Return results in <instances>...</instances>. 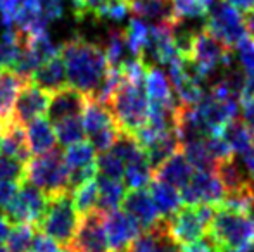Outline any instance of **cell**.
Here are the masks:
<instances>
[{
	"instance_id": "10",
	"label": "cell",
	"mask_w": 254,
	"mask_h": 252,
	"mask_svg": "<svg viewBox=\"0 0 254 252\" xmlns=\"http://www.w3.org/2000/svg\"><path fill=\"white\" fill-rule=\"evenodd\" d=\"M104 218L106 214L99 209L81 216L73 242L69 246L71 249L74 252H109Z\"/></svg>"
},
{
	"instance_id": "45",
	"label": "cell",
	"mask_w": 254,
	"mask_h": 252,
	"mask_svg": "<svg viewBox=\"0 0 254 252\" xmlns=\"http://www.w3.org/2000/svg\"><path fill=\"white\" fill-rule=\"evenodd\" d=\"M28 252H59V244L54 242L51 237H47L38 230Z\"/></svg>"
},
{
	"instance_id": "40",
	"label": "cell",
	"mask_w": 254,
	"mask_h": 252,
	"mask_svg": "<svg viewBox=\"0 0 254 252\" xmlns=\"http://www.w3.org/2000/svg\"><path fill=\"white\" fill-rule=\"evenodd\" d=\"M173 12L178 21L182 19H199L206 17L207 7H204L199 0H173Z\"/></svg>"
},
{
	"instance_id": "2",
	"label": "cell",
	"mask_w": 254,
	"mask_h": 252,
	"mask_svg": "<svg viewBox=\"0 0 254 252\" xmlns=\"http://www.w3.org/2000/svg\"><path fill=\"white\" fill-rule=\"evenodd\" d=\"M207 237L216 249L246 251L254 247V214L230 211L218 205L207 230Z\"/></svg>"
},
{
	"instance_id": "20",
	"label": "cell",
	"mask_w": 254,
	"mask_h": 252,
	"mask_svg": "<svg viewBox=\"0 0 254 252\" xmlns=\"http://www.w3.org/2000/svg\"><path fill=\"white\" fill-rule=\"evenodd\" d=\"M0 154L7 155L10 159H16L23 164H26L33 157L26 142V131H24L23 126L14 123L12 119L7 123L5 130H3L2 140H0Z\"/></svg>"
},
{
	"instance_id": "21",
	"label": "cell",
	"mask_w": 254,
	"mask_h": 252,
	"mask_svg": "<svg viewBox=\"0 0 254 252\" xmlns=\"http://www.w3.org/2000/svg\"><path fill=\"white\" fill-rule=\"evenodd\" d=\"M26 142L31 155H42L57 147L54 126L47 118H38L26 125Z\"/></svg>"
},
{
	"instance_id": "42",
	"label": "cell",
	"mask_w": 254,
	"mask_h": 252,
	"mask_svg": "<svg viewBox=\"0 0 254 252\" xmlns=\"http://www.w3.org/2000/svg\"><path fill=\"white\" fill-rule=\"evenodd\" d=\"M204 144H206V149L209 151L211 157L216 162L227 161V159L234 157V152L228 147V144L225 142V138L221 137V133H211L204 138Z\"/></svg>"
},
{
	"instance_id": "12",
	"label": "cell",
	"mask_w": 254,
	"mask_h": 252,
	"mask_svg": "<svg viewBox=\"0 0 254 252\" xmlns=\"http://www.w3.org/2000/svg\"><path fill=\"white\" fill-rule=\"evenodd\" d=\"M51 104V94L42 90L33 81H26L17 94L12 107V121L19 126L30 125L38 118H44Z\"/></svg>"
},
{
	"instance_id": "59",
	"label": "cell",
	"mask_w": 254,
	"mask_h": 252,
	"mask_svg": "<svg viewBox=\"0 0 254 252\" xmlns=\"http://www.w3.org/2000/svg\"><path fill=\"white\" fill-rule=\"evenodd\" d=\"M0 252H10V251L7 247H0Z\"/></svg>"
},
{
	"instance_id": "31",
	"label": "cell",
	"mask_w": 254,
	"mask_h": 252,
	"mask_svg": "<svg viewBox=\"0 0 254 252\" xmlns=\"http://www.w3.org/2000/svg\"><path fill=\"white\" fill-rule=\"evenodd\" d=\"M149 35H151V24H147L140 17H131L128 26L125 28V38H127V45L133 57L140 59L142 52L147 47Z\"/></svg>"
},
{
	"instance_id": "15",
	"label": "cell",
	"mask_w": 254,
	"mask_h": 252,
	"mask_svg": "<svg viewBox=\"0 0 254 252\" xmlns=\"http://www.w3.org/2000/svg\"><path fill=\"white\" fill-rule=\"evenodd\" d=\"M123 211L140 226V230H149L154 225L161 221V214L157 211L156 204H154L152 197L149 192L144 189L130 190L123 199Z\"/></svg>"
},
{
	"instance_id": "9",
	"label": "cell",
	"mask_w": 254,
	"mask_h": 252,
	"mask_svg": "<svg viewBox=\"0 0 254 252\" xmlns=\"http://www.w3.org/2000/svg\"><path fill=\"white\" fill-rule=\"evenodd\" d=\"M182 204L185 205H220L225 199V189L213 171H194L190 182L180 190Z\"/></svg>"
},
{
	"instance_id": "34",
	"label": "cell",
	"mask_w": 254,
	"mask_h": 252,
	"mask_svg": "<svg viewBox=\"0 0 254 252\" xmlns=\"http://www.w3.org/2000/svg\"><path fill=\"white\" fill-rule=\"evenodd\" d=\"M152 169L149 166L147 157H142L138 161H133L130 164L125 166V187H128L130 190H138L144 189L145 185L152 182Z\"/></svg>"
},
{
	"instance_id": "13",
	"label": "cell",
	"mask_w": 254,
	"mask_h": 252,
	"mask_svg": "<svg viewBox=\"0 0 254 252\" xmlns=\"http://www.w3.org/2000/svg\"><path fill=\"white\" fill-rule=\"evenodd\" d=\"M128 252H184L171 235L166 219H161L152 228L142 232L128 247Z\"/></svg>"
},
{
	"instance_id": "5",
	"label": "cell",
	"mask_w": 254,
	"mask_h": 252,
	"mask_svg": "<svg viewBox=\"0 0 254 252\" xmlns=\"http://www.w3.org/2000/svg\"><path fill=\"white\" fill-rule=\"evenodd\" d=\"M37 228L54 242L69 247L78 228V212L74 209L71 192L47 197V207Z\"/></svg>"
},
{
	"instance_id": "38",
	"label": "cell",
	"mask_w": 254,
	"mask_h": 252,
	"mask_svg": "<svg viewBox=\"0 0 254 252\" xmlns=\"http://www.w3.org/2000/svg\"><path fill=\"white\" fill-rule=\"evenodd\" d=\"M97 171H101V176L121 182V178L125 175V162L116 154L107 151L97 157Z\"/></svg>"
},
{
	"instance_id": "24",
	"label": "cell",
	"mask_w": 254,
	"mask_h": 252,
	"mask_svg": "<svg viewBox=\"0 0 254 252\" xmlns=\"http://www.w3.org/2000/svg\"><path fill=\"white\" fill-rule=\"evenodd\" d=\"M180 149H182L180 140H178L175 131H168V133H163L154 138L147 147H144L145 157H147L152 173L156 171L163 162H166L171 155L177 154Z\"/></svg>"
},
{
	"instance_id": "57",
	"label": "cell",
	"mask_w": 254,
	"mask_h": 252,
	"mask_svg": "<svg viewBox=\"0 0 254 252\" xmlns=\"http://www.w3.org/2000/svg\"><path fill=\"white\" fill-rule=\"evenodd\" d=\"M59 252H74L71 247H64V249H59Z\"/></svg>"
},
{
	"instance_id": "43",
	"label": "cell",
	"mask_w": 254,
	"mask_h": 252,
	"mask_svg": "<svg viewBox=\"0 0 254 252\" xmlns=\"http://www.w3.org/2000/svg\"><path fill=\"white\" fill-rule=\"evenodd\" d=\"M237 59L246 74L254 73V38H242L237 45Z\"/></svg>"
},
{
	"instance_id": "32",
	"label": "cell",
	"mask_w": 254,
	"mask_h": 252,
	"mask_svg": "<svg viewBox=\"0 0 254 252\" xmlns=\"http://www.w3.org/2000/svg\"><path fill=\"white\" fill-rule=\"evenodd\" d=\"M64 159L69 168V171H76V169L92 168L97 164V157H95V151L92 147L90 142L81 140L78 144H73L66 149L64 152Z\"/></svg>"
},
{
	"instance_id": "19",
	"label": "cell",
	"mask_w": 254,
	"mask_h": 252,
	"mask_svg": "<svg viewBox=\"0 0 254 252\" xmlns=\"http://www.w3.org/2000/svg\"><path fill=\"white\" fill-rule=\"evenodd\" d=\"M145 94L151 104H180L171 87L170 78L159 66H147Z\"/></svg>"
},
{
	"instance_id": "33",
	"label": "cell",
	"mask_w": 254,
	"mask_h": 252,
	"mask_svg": "<svg viewBox=\"0 0 254 252\" xmlns=\"http://www.w3.org/2000/svg\"><path fill=\"white\" fill-rule=\"evenodd\" d=\"M182 152H184L185 159L189 161V164L192 168H195L197 171H213L216 169L218 162L211 157L209 151L206 149V144L202 140H192L182 145Z\"/></svg>"
},
{
	"instance_id": "11",
	"label": "cell",
	"mask_w": 254,
	"mask_h": 252,
	"mask_svg": "<svg viewBox=\"0 0 254 252\" xmlns=\"http://www.w3.org/2000/svg\"><path fill=\"white\" fill-rule=\"evenodd\" d=\"M199 118L207 128L209 133H220L227 123L237 118L239 101L235 99L216 97L211 92L204 94V97L194 105Z\"/></svg>"
},
{
	"instance_id": "51",
	"label": "cell",
	"mask_w": 254,
	"mask_h": 252,
	"mask_svg": "<svg viewBox=\"0 0 254 252\" xmlns=\"http://www.w3.org/2000/svg\"><path fill=\"white\" fill-rule=\"evenodd\" d=\"M241 157H242V168H244V171L248 173L249 178L254 180V144L246 152H242Z\"/></svg>"
},
{
	"instance_id": "8",
	"label": "cell",
	"mask_w": 254,
	"mask_h": 252,
	"mask_svg": "<svg viewBox=\"0 0 254 252\" xmlns=\"http://www.w3.org/2000/svg\"><path fill=\"white\" fill-rule=\"evenodd\" d=\"M45 207H47V195L31 183L21 182L16 197L3 212L14 225L28 223V225L37 226L44 216Z\"/></svg>"
},
{
	"instance_id": "16",
	"label": "cell",
	"mask_w": 254,
	"mask_h": 252,
	"mask_svg": "<svg viewBox=\"0 0 254 252\" xmlns=\"http://www.w3.org/2000/svg\"><path fill=\"white\" fill-rule=\"evenodd\" d=\"M88 104V97L73 87H64L63 90L51 95V104L47 116L51 123H57L66 118H80Z\"/></svg>"
},
{
	"instance_id": "52",
	"label": "cell",
	"mask_w": 254,
	"mask_h": 252,
	"mask_svg": "<svg viewBox=\"0 0 254 252\" xmlns=\"http://www.w3.org/2000/svg\"><path fill=\"white\" fill-rule=\"evenodd\" d=\"M10 228H12V225H10V219L7 218L3 212H0V247H2V244L5 242L7 237H9Z\"/></svg>"
},
{
	"instance_id": "58",
	"label": "cell",
	"mask_w": 254,
	"mask_h": 252,
	"mask_svg": "<svg viewBox=\"0 0 254 252\" xmlns=\"http://www.w3.org/2000/svg\"><path fill=\"white\" fill-rule=\"evenodd\" d=\"M249 187H251V192H253V195H254V180L249 182Z\"/></svg>"
},
{
	"instance_id": "56",
	"label": "cell",
	"mask_w": 254,
	"mask_h": 252,
	"mask_svg": "<svg viewBox=\"0 0 254 252\" xmlns=\"http://www.w3.org/2000/svg\"><path fill=\"white\" fill-rule=\"evenodd\" d=\"M218 252H254V247H253V249H246V251H230V249H220Z\"/></svg>"
},
{
	"instance_id": "22",
	"label": "cell",
	"mask_w": 254,
	"mask_h": 252,
	"mask_svg": "<svg viewBox=\"0 0 254 252\" xmlns=\"http://www.w3.org/2000/svg\"><path fill=\"white\" fill-rule=\"evenodd\" d=\"M128 7L135 14V17H140L145 23L147 21L154 24L178 23L170 0H137V2L128 3Z\"/></svg>"
},
{
	"instance_id": "47",
	"label": "cell",
	"mask_w": 254,
	"mask_h": 252,
	"mask_svg": "<svg viewBox=\"0 0 254 252\" xmlns=\"http://www.w3.org/2000/svg\"><path fill=\"white\" fill-rule=\"evenodd\" d=\"M239 111H241V121L244 123L254 135V97L241 99V101H239Z\"/></svg>"
},
{
	"instance_id": "37",
	"label": "cell",
	"mask_w": 254,
	"mask_h": 252,
	"mask_svg": "<svg viewBox=\"0 0 254 252\" xmlns=\"http://www.w3.org/2000/svg\"><path fill=\"white\" fill-rule=\"evenodd\" d=\"M37 232H38L37 226L28 225V223H17V225H14L5 240L7 249L10 252H28Z\"/></svg>"
},
{
	"instance_id": "55",
	"label": "cell",
	"mask_w": 254,
	"mask_h": 252,
	"mask_svg": "<svg viewBox=\"0 0 254 252\" xmlns=\"http://www.w3.org/2000/svg\"><path fill=\"white\" fill-rule=\"evenodd\" d=\"M199 2H201L204 7H207V9H209V7L213 5L214 2H216V0H199Z\"/></svg>"
},
{
	"instance_id": "46",
	"label": "cell",
	"mask_w": 254,
	"mask_h": 252,
	"mask_svg": "<svg viewBox=\"0 0 254 252\" xmlns=\"http://www.w3.org/2000/svg\"><path fill=\"white\" fill-rule=\"evenodd\" d=\"M21 183L17 182H0V211H5L14 201Z\"/></svg>"
},
{
	"instance_id": "18",
	"label": "cell",
	"mask_w": 254,
	"mask_h": 252,
	"mask_svg": "<svg viewBox=\"0 0 254 252\" xmlns=\"http://www.w3.org/2000/svg\"><path fill=\"white\" fill-rule=\"evenodd\" d=\"M37 87H40L42 90L49 92V94H56V92L63 90L64 87H67V76H66V67H64L61 52L57 55H54L49 61L40 64L35 74L31 76V80Z\"/></svg>"
},
{
	"instance_id": "1",
	"label": "cell",
	"mask_w": 254,
	"mask_h": 252,
	"mask_svg": "<svg viewBox=\"0 0 254 252\" xmlns=\"http://www.w3.org/2000/svg\"><path fill=\"white\" fill-rule=\"evenodd\" d=\"M61 57L66 67L69 87L76 88L87 97H94L109 69L102 45L74 37L61 47Z\"/></svg>"
},
{
	"instance_id": "4",
	"label": "cell",
	"mask_w": 254,
	"mask_h": 252,
	"mask_svg": "<svg viewBox=\"0 0 254 252\" xmlns=\"http://www.w3.org/2000/svg\"><path fill=\"white\" fill-rule=\"evenodd\" d=\"M24 182L31 183L47 197L69 192V168L61 149L33 155L24 166Z\"/></svg>"
},
{
	"instance_id": "39",
	"label": "cell",
	"mask_w": 254,
	"mask_h": 252,
	"mask_svg": "<svg viewBox=\"0 0 254 252\" xmlns=\"http://www.w3.org/2000/svg\"><path fill=\"white\" fill-rule=\"evenodd\" d=\"M111 0H71L73 12L78 19H83L85 16H94L99 19H104L107 7Z\"/></svg>"
},
{
	"instance_id": "49",
	"label": "cell",
	"mask_w": 254,
	"mask_h": 252,
	"mask_svg": "<svg viewBox=\"0 0 254 252\" xmlns=\"http://www.w3.org/2000/svg\"><path fill=\"white\" fill-rule=\"evenodd\" d=\"M184 252H218V249L213 244V240L206 235L201 240H197V242H192L189 246H185Z\"/></svg>"
},
{
	"instance_id": "53",
	"label": "cell",
	"mask_w": 254,
	"mask_h": 252,
	"mask_svg": "<svg viewBox=\"0 0 254 252\" xmlns=\"http://www.w3.org/2000/svg\"><path fill=\"white\" fill-rule=\"evenodd\" d=\"M225 2H228L239 12H249L251 9H254V0H225Z\"/></svg>"
},
{
	"instance_id": "48",
	"label": "cell",
	"mask_w": 254,
	"mask_h": 252,
	"mask_svg": "<svg viewBox=\"0 0 254 252\" xmlns=\"http://www.w3.org/2000/svg\"><path fill=\"white\" fill-rule=\"evenodd\" d=\"M128 12H130V7H128V3L125 2V0H111L104 17H106V19H113V21H121L127 17Z\"/></svg>"
},
{
	"instance_id": "50",
	"label": "cell",
	"mask_w": 254,
	"mask_h": 252,
	"mask_svg": "<svg viewBox=\"0 0 254 252\" xmlns=\"http://www.w3.org/2000/svg\"><path fill=\"white\" fill-rule=\"evenodd\" d=\"M19 2H21V0H0V14H2L3 21H7V23H12L14 12H16Z\"/></svg>"
},
{
	"instance_id": "27",
	"label": "cell",
	"mask_w": 254,
	"mask_h": 252,
	"mask_svg": "<svg viewBox=\"0 0 254 252\" xmlns=\"http://www.w3.org/2000/svg\"><path fill=\"white\" fill-rule=\"evenodd\" d=\"M214 173L220 178L225 194H235V192H242L249 187V180L251 178L244 171V168H241L237 164V161L234 157L218 162Z\"/></svg>"
},
{
	"instance_id": "60",
	"label": "cell",
	"mask_w": 254,
	"mask_h": 252,
	"mask_svg": "<svg viewBox=\"0 0 254 252\" xmlns=\"http://www.w3.org/2000/svg\"><path fill=\"white\" fill-rule=\"evenodd\" d=\"M113 252H128V249H120V251H113Z\"/></svg>"
},
{
	"instance_id": "29",
	"label": "cell",
	"mask_w": 254,
	"mask_h": 252,
	"mask_svg": "<svg viewBox=\"0 0 254 252\" xmlns=\"http://www.w3.org/2000/svg\"><path fill=\"white\" fill-rule=\"evenodd\" d=\"M97 209L104 214L111 211H116L118 205L123 202L125 199V183H121L120 180H111L106 176H99L97 178Z\"/></svg>"
},
{
	"instance_id": "7",
	"label": "cell",
	"mask_w": 254,
	"mask_h": 252,
	"mask_svg": "<svg viewBox=\"0 0 254 252\" xmlns=\"http://www.w3.org/2000/svg\"><path fill=\"white\" fill-rule=\"evenodd\" d=\"M204 28L230 49H234L242 38H246L248 33L242 14L225 0H216L209 7Z\"/></svg>"
},
{
	"instance_id": "14",
	"label": "cell",
	"mask_w": 254,
	"mask_h": 252,
	"mask_svg": "<svg viewBox=\"0 0 254 252\" xmlns=\"http://www.w3.org/2000/svg\"><path fill=\"white\" fill-rule=\"evenodd\" d=\"M104 226H106L107 242L113 251L128 249L130 244L140 235V226L120 209L107 212L104 218Z\"/></svg>"
},
{
	"instance_id": "6",
	"label": "cell",
	"mask_w": 254,
	"mask_h": 252,
	"mask_svg": "<svg viewBox=\"0 0 254 252\" xmlns=\"http://www.w3.org/2000/svg\"><path fill=\"white\" fill-rule=\"evenodd\" d=\"M216 207L218 205L207 204L180 207L171 218L166 219L171 235L180 246H189V244L201 240L202 237L207 235Z\"/></svg>"
},
{
	"instance_id": "36",
	"label": "cell",
	"mask_w": 254,
	"mask_h": 252,
	"mask_svg": "<svg viewBox=\"0 0 254 252\" xmlns=\"http://www.w3.org/2000/svg\"><path fill=\"white\" fill-rule=\"evenodd\" d=\"M71 197H73L74 209H76V212L80 216H85L88 212L95 211L97 209V199H99L97 182L90 180V182L80 185L78 189L71 192Z\"/></svg>"
},
{
	"instance_id": "61",
	"label": "cell",
	"mask_w": 254,
	"mask_h": 252,
	"mask_svg": "<svg viewBox=\"0 0 254 252\" xmlns=\"http://www.w3.org/2000/svg\"><path fill=\"white\" fill-rule=\"evenodd\" d=\"M127 3H131V2H137V0H125Z\"/></svg>"
},
{
	"instance_id": "17",
	"label": "cell",
	"mask_w": 254,
	"mask_h": 252,
	"mask_svg": "<svg viewBox=\"0 0 254 252\" xmlns=\"http://www.w3.org/2000/svg\"><path fill=\"white\" fill-rule=\"evenodd\" d=\"M192 175H194V168L189 164V161L185 159L182 149L173 154L166 162L159 166L154 171V178L161 180V182L168 183V185L175 187L177 190H182L189 182H190Z\"/></svg>"
},
{
	"instance_id": "30",
	"label": "cell",
	"mask_w": 254,
	"mask_h": 252,
	"mask_svg": "<svg viewBox=\"0 0 254 252\" xmlns=\"http://www.w3.org/2000/svg\"><path fill=\"white\" fill-rule=\"evenodd\" d=\"M220 133H221V137L225 138V142L228 144V147L232 149L234 154H242V152H246L254 144L253 131L239 118L227 123Z\"/></svg>"
},
{
	"instance_id": "23",
	"label": "cell",
	"mask_w": 254,
	"mask_h": 252,
	"mask_svg": "<svg viewBox=\"0 0 254 252\" xmlns=\"http://www.w3.org/2000/svg\"><path fill=\"white\" fill-rule=\"evenodd\" d=\"M26 80L10 69H0V121L12 119V107Z\"/></svg>"
},
{
	"instance_id": "25",
	"label": "cell",
	"mask_w": 254,
	"mask_h": 252,
	"mask_svg": "<svg viewBox=\"0 0 254 252\" xmlns=\"http://www.w3.org/2000/svg\"><path fill=\"white\" fill-rule=\"evenodd\" d=\"M149 194H151L161 218H164V219L171 218V216L182 207L180 192L175 189V187L161 182V180L152 178V182L149 183Z\"/></svg>"
},
{
	"instance_id": "35",
	"label": "cell",
	"mask_w": 254,
	"mask_h": 252,
	"mask_svg": "<svg viewBox=\"0 0 254 252\" xmlns=\"http://www.w3.org/2000/svg\"><path fill=\"white\" fill-rule=\"evenodd\" d=\"M54 133L56 138L59 140L61 145L69 147L73 144H78L85 138V128L83 119L80 118H66L61 121L54 123Z\"/></svg>"
},
{
	"instance_id": "3",
	"label": "cell",
	"mask_w": 254,
	"mask_h": 252,
	"mask_svg": "<svg viewBox=\"0 0 254 252\" xmlns=\"http://www.w3.org/2000/svg\"><path fill=\"white\" fill-rule=\"evenodd\" d=\"M107 107L121 131L135 135L147 123L149 99L145 94V81H128L123 78Z\"/></svg>"
},
{
	"instance_id": "44",
	"label": "cell",
	"mask_w": 254,
	"mask_h": 252,
	"mask_svg": "<svg viewBox=\"0 0 254 252\" xmlns=\"http://www.w3.org/2000/svg\"><path fill=\"white\" fill-rule=\"evenodd\" d=\"M38 10L47 23H52L63 16V0H38Z\"/></svg>"
},
{
	"instance_id": "28",
	"label": "cell",
	"mask_w": 254,
	"mask_h": 252,
	"mask_svg": "<svg viewBox=\"0 0 254 252\" xmlns=\"http://www.w3.org/2000/svg\"><path fill=\"white\" fill-rule=\"evenodd\" d=\"M102 49L107 57V62H109V67H120L121 69L123 64H127L130 59H135L127 45L125 30H121V28H111L107 31Z\"/></svg>"
},
{
	"instance_id": "54",
	"label": "cell",
	"mask_w": 254,
	"mask_h": 252,
	"mask_svg": "<svg viewBox=\"0 0 254 252\" xmlns=\"http://www.w3.org/2000/svg\"><path fill=\"white\" fill-rule=\"evenodd\" d=\"M244 23H246V31L251 35V38H254V9L248 12V16L244 17Z\"/></svg>"
},
{
	"instance_id": "41",
	"label": "cell",
	"mask_w": 254,
	"mask_h": 252,
	"mask_svg": "<svg viewBox=\"0 0 254 252\" xmlns=\"http://www.w3.org/2000/svg\"><path fill=\"white\" fill-rule=\"evenodd\" d=\"M24 166L16 159L0 154V182H24Z\"/></svg>"
},
{
	"instance_id": "26",
	"label": "cell",
	"mask_w": 254,
	"mask_h": 252,
	"mask_svg": "<svg viewBox=\"0 0 254 252\" xmlns=\"http://www.w3.org/2000/svg\"><path fill=\"white\" fill-rule=\"evenodd\" d=\"M83 128H85V135L92 137L95 133H101L104 130H111V128H120L114 119L113 112L107 105L99 104V102L92 101L88 97V104L83 111Z\"/></svg>"
}]
</instances>
